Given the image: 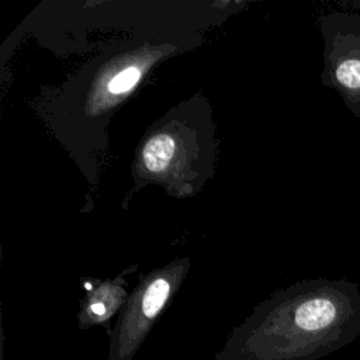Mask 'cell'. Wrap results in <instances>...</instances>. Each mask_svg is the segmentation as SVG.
<instances>
[{"mask_svg": "<svg viewBox=\"0 0 360 360\" xmlns=\"http://www.w3.org/2000/svg\"><path fill=\"white\" fill-rule=\"evenodd\" d=\"M142 69L139 66L131 65L127 69L120 70L107 84V91L110 94H124L131 90L141 79Z\"/></svg>", "mask_w": 360, "mask_h": 360, "instance_id": "277c9868", "label": "cell"}, {"mask_svg": "<svg viewBox=\"0 0 360 360\" xmlns=\"http://www.w3.org/2000/svg\"><path fill=\"white\" fill-rule=\"evenodd\" d=\"M183 274V267H167L153 273L129 298L111 339L110 360H129L136 352L150 325L156 321L173 288Z\"/></svg>", "mask_w": 360, "mask_h": 360, "instance_id": "3957f363", "label": "cell"}, {"mask_svg": "<svg viewBox=\"0 0 360 360\" xmlns=\"http://www.w3.org/2000/svg\"><path fill=\"white\" fill-rule=\"evenodd\" d=\"M359 336L357 284L308 280L267 301L235 330L218 360H318Z\"/></svg>", "mask_w": 360, "mask_h": 360, "instance_id": "6da1fadb", "label": "cell"}, {"mask_svg": "<svg viewBox=\"0 0 360 360\" xmlns=\"http://www.w3.org/2000/svg\"><path fill=\"white\" fill-rule=\"evenodd\" d=\"M345 4H347L349 7H357V8H360V1H345Z\"/></svg>", "mask_w": 360, "mask_h": 360, "instance_id": "5b68a950", "label": "cell"}, {"mask_svg": "<svg viewBox=\"0 0 360 360\" xmlns=\"http://www.w3.org/2000/svg\"><path fill=\"white\" fill-rule=\"evenodd\" d=\"M319 27L325 42L321 80L360 118V14L332 11L319 18Z\"/></svg>", "mask_w": 360, "mask_h": 360, "instance_id": "7a4b0ae2", "label": "cell"}]
</instances>
